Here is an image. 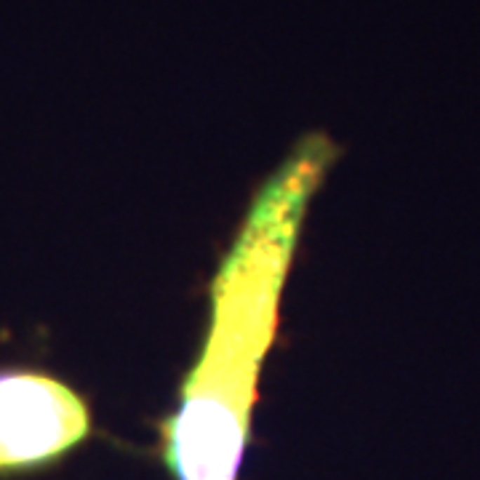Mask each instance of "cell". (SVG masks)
I'll list each match as a JSON object with an SVG mask.
<instances>
[{"mask_svg": "<svg viewBox=\"0 0 480 480\" xmlns=\"http://www.w3.org/2000/svg\"><path fill=\"white\" fill-rule=\"evenodd\" d=\"M336 158L328 133H305L253 192L222 253L198 358L158 425L160 462L173 480H240L283 291L309 206Z\"/></svg>", "mask_w": 480, "mask_h": 480, "instance_id": "cell-1", "label": "cell"}, {"mask_svg": "<svg viewBox=\"0 0 480 480\" xmlns=\"http://www.w3.org/2000/svg\"><path fill=\"white\" fill-rule=\"evenodd\" d=\"M91 435V406L75 387L35 368H0V478L51 469Z\"/></svg>", "mask_w": 480, "mask_h": 480, "instance_id": "cell-2", "label": "cell"}]
</instances>
